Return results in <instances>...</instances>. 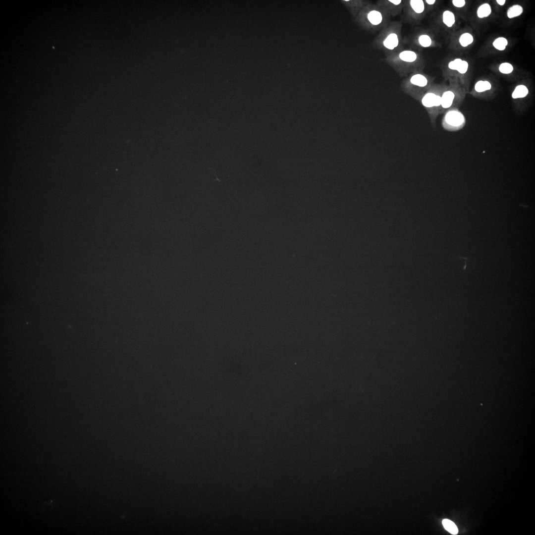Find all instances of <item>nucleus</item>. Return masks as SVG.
Segmentation results:
<instances>
[{"mask_svg":"<svg viewBox=\"0 0 535 535\" xmlns=\"http://www.w3.org/2000/svg\"><path fill=\"white\" fill-rule=\"evenodd\" d=\"M415 48H428L436 45V42L431 32L423 29H418L412 33L407 41Z\"/></svg>","mask_w":535,"mask_h":535,"instance_id":"obj_9","label":"nucleus"},{"mask_svg":"<svg viewBox=\"0 0 535 535\" xmlns=\"http://www.w3.org/2000/svg\"><path fill=\"white\" fill-rule=\"evenodd\" d=\"M402 23L394 21L385 26L373 41L375 47L385 52L386 56L403 48Z\"/></svg>","mask_w":535,"mask_h":535,"instance_id":"obj_2","label":"nucleus"},{"mask_svg":"<svg viewBox=\"0 0 535 535\" xmlns=\"http://www.w3.org/2000/svg\"><path fill=\"white\" fill-rule=\"evenodd\" d=\"M359 21L373 32L380 31L389 22V16L375 3H368L360 12Z\"/></svg>","mask_w":535,"mask_h":535,"instance_id":"obj_3","label":"nucleus"},{"mask_svg":"<svg viewBox=\"0 0 535 535\" xmlns=\"http://www.w3.org/2000/svg\"><path fill=\"white\" fill-rule=\"evenodd\" d=\"M444 113L442 126L445 130L455 132L462 129L465 126V117L458 108L450 109Z\"/></svg>","mask_w":535,"mask_h":535,"instance_id":"obj_8","label":"nucleus"},{"mask_svg":"<svg viewBox=\"0 0 535 535\" xmlns=\"http://www.w3.org/2000/svg\"><path fill=\"white\" fill-rule=\"evenodd\" d=\"M442 525L446 530L453 535H456L458 530L456 525L448 519H444L442 521Z\"/></svg>","mask_w":535,"mask_h":535,"instance_id":"obj_19","label":"nucleus"},{"mask_svg":"<svg viewBox=\"0 0 535 535\" xmlns=\"http://www.w3.org/2000/svg\"><path fill=\"white\" fill-rule=\"evenodd\" d=\"M492 44L493 48L496 50L503 51L506 49L508 45V41L505 37L500 36L495 39Z\"/></svg>","mask_w":535,"mask_h":535,"instance_id":"obj_18","label":"nucleus"},{"mask_svg":"<svg viewBox=\"0 0 535 535\" xmlns=\"http://www.w3.org/2000/svg\"><path fill=\"white\" fill-rule=\"evenodd\" d=\"M451 1L452 5L457 8H462L464 7L466 3V1L465 0H452Z\"/></svg>","mask_w":535,"mask_h":535,"instance_id":"obj_21","label":"nucleus"},{"mask_svg":"<svg viewBox=\"0 0 535 535\" xmlns=\"http://www.w3.org/2000/svg\"><path fill=\"white\" fill-rule=\"evenodd\" d=\"M405 1V0H379L376 1L375 4L391 17L401 13Z\"/></svg>","mask_w":535,"mask_h":535,"instance_id":"obj_10","label":"nucleus"},{"mask_svg":"<svg viewBox=\"0 0 535 535\" xmlns=\"http://www.w3.org/2000/svg\"><path fill=\"white\" fill-rule=\"evenodd\" d=\"M492 12V8L489 3L484 2L479 6L477 9L476 14L480 19H483L489 17Z\"/></svg>","mask_w":535,"mask_h":535,"instance_id":"obj_15","label":"nucleus"},{"mask_svg":"<svg viewBox=\"0 0 535 535\" xmlns=\"http://www.w3.org/2000/svg\"><path fill=\"white\" fill-rule=\"evenodd\" d=\"M424 1L425 2L426 10L429 7L433 6L436 4L437 1L435 0H425Z\"/></svg>","mask_w":535,"mask_h":535,"instance_id":"obj_22","label":"nucleus"},{"mask_svg":"<svg viewBox=\"0 0 535 535\" xmlns=\"http://www.w3.org/2000/svg\"><path fill=\"white\" fill-rule=\"evenodd\" d=\"M530 94V89L526 85L519 84L515 87L511 93V98L518 109L522 110L525 106L524 102Z\"/></svg>","mask_w":535,"mask_h":535,"instance_id":"obj_12","label":"nucleus"},{"mask_svg":"<svg viewBox=\"0 0 535 535\" xmlns=\"http://www.w3.org/2000/svg\"><path fill=\"white\" fill-rule=\"evenodd\" d=\"M426 11L423 0H406L403 9L404 19L409 23L417 24L424 17Z\"/></svg>","mask_w":535,"mask_h":535,"instance_id":"obj_7","label":"nucleus"},{"mask_svg":"<svg viewBox=\"0 0 535 535\" xmlns=\"http://www.w3.org/2000/svg\"><path fill=\"white\" fill-rule=\"evenodd\" d=\"M433 78L422 71L413 72L402 83L403 90L419 100L422 95L433 85Z\"/></svg>","mask_w":535,"mask_h":535,"instance_id":"obj_5","label":"nucleus"},{"mask_svg":"<svg viewBox=\"0 0 535 535\" xmlns=\"http://www.w3.org/2000/svg\"><path fill=\"white\" fill-rule=\"evenodd\" d=\"M496 3L500 6L504 5L506 3L505 0H496Z\"/></svg>","mask_w":535,"mask_h":535,"instance_id":"obj_23","label":"nucleus"},{"mask_svg":"<svg viewBox=\"0 0 535 535\" xmlns=\"http://www.w3.org/2000/svg\"><path fill=\"white\" fill-rule=\"evenodd\" d=\"M449 84L446 85L441 93L439 113H444L451 108H458L463 102L467 91L459 83L457 78H449Z\"/></svg>","mask_w":535,"mask_h":535,"instance_id":"obj_4","label":"nucleus"},{"mask_svg":"<svg viewBox=\"0 0 535 535\" xmlns=\"http://www.w3.org/2000/svg\"><path fill=\"white\" fill-rule=\"evenodd\" d=\"M469 67V64L467 60L461 58H455L447 62L445 68V74L451 71H456L463 75L467 72Z\"/></svg>","mask_w":535,"mask_h":535,"instance_id":"obj_13","label":"nucleus"},{"mask_svg":"<svg viewBox=\"0 0 535 535\" xmlns=\"http://www.w3.org/2000/svg\"><path fill=\"white\" fill-rule=\"evenodd\" d=\"M495 88L490 81L481 79L476 82L470 94L477 98H486L493 95Z\"/></svg>","mask_w":535,"mask_h":535,"instance_id":"obj_11","label":"nucleus"},{"mask_svg":"<svg viewBox=\"0 0 535 535\" xmlns=\"http://www.w3.org/2000/svg\"><path fill=\"white\" fill-rule=\"evenodd\" d=\"M456 22L454 13L449 9L444 10L439 16L440 24L445 28H452Z\"/></svg>","mask_w":535,"mask_h":535,"instance_id":"obj_14","label":"nucleus"},{"mask_svg":"<svg viewBox=\"0 0 535 535\" xmlns=\"http://www.w3.org/2000/svg\"><path fill=\"white\" fill-rule=\"evenodd\" d=\"M385 61L401 76H405L424 67L423 59L417 51L401 49L386 56Z\"/></svg>","mask_w":535,"mask_h":535,"instance_id":"obj_1","label":"nucleus"},{"mask_svg":"<svg viewBox=\"0 0 535 535\" xmlns=\"http://www.w3.org/2000/svg\"><path fill=\"white\" fill-rule=\"evenodd\" d=\"M498 70L501 74L505 75L510 74L514 71V66L510 62H503L499 64Z\"/></svg>","mask_w":535,"mask_h":535,"instance_id":"obj_20","label":"nucleus"},{"mask_svg":"<svg viewBox=\"0 0 535 535\" xmlns=\"http://www.w3.org/2000/svg\"><path fill=\"white\" fill-rule=\"evenodd\" d=\"M446 85L443 83L432 85L419 100L428 111L433 125L440 112L441 93Z\"/></svg>","mask_w":535,"mask_h":535,"instance_id":"obj_6","label":"nucleus"},{"mask_svg":"<svg viewBox=\"0 0 535 535\" xmlns=\"http://www.w3.org/2000/svg\"><path fill=\"white\" fill-rule=\"evenodd\" d=\"M474 41L473 35L470 32H463L459 37L458 43L463 48H466L472 45Z\"/></svg>","mask_w":535,"mask_h":535,"instance_id":"obj_17","label":"nucleus"},{"mask_svg":"<svg viewBox=\"0 0 535 535\" xmlns=\"http://www.w3.org/2000/svg\"><path fill=\"white\" fill-rule=\"evenodd\" d=\"M524 12L523 6L519 4H515L510 6L506 12L509 19H513L521 16Z\"/></svg>","mask_w":535,"mask_h":535,"instance_id":"obj_16","label":"nucleus"}]
</instances>
